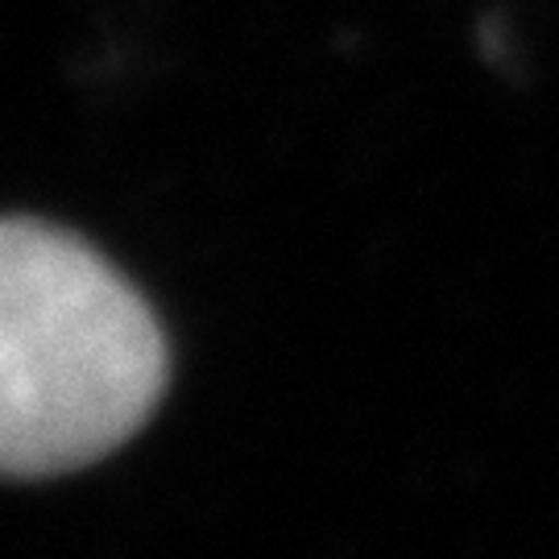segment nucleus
Masks as SVG:
<instances>
[{"label": "nucleus", "mask_w": 559, "mask_h": 559, "mask_svg": "<svg viewBox=\"0 0 559 559\" xmlns=\"http://www.w3.org/2000/svg\"><path fill=\"white\" fill-rule=\"evenodd\" d=\"M166 385L150 307L80 237L41 221L0 233V460L55 477L129 440Z\"/></svg>", "instance_id": "nucleus-1"}]
</instances>
